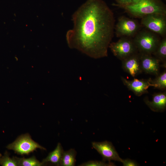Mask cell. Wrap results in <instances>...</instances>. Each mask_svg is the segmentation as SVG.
<instances>
[{
	"label": "cell",
	"instance_id": "obj_23",
	"mask_svg": "<svg viewBox=\"0 0 166 166\" xmlns=\"http://www.w3.org/2000/svg\"></svg>",
	"mask_w": 166,
	"mask_h": 166
},
{
	"label": "cell",
	"instance_id": "obj_18",
	"mask_svg": "<svg viewBox=\"0 0 166 166\" xmlns=\"http://www.w3.org/2000/svg\"><path fill=\"white\" fill-rule=\"evenodd\" d=\"M0 164L2 166H18L16 157L11 158L8 152L6 151L4 155L0 158Z\"/></svg>",
	"mask_w": 166,
	"mask_h": 166
},
{
	"label": "cell",
	"instance_id": "obj_2",
	"mask_svg": "<svg viewBox=\"0 0 166 166\" xmlns=\"http://www.w3.org/2000/svg\"><path fill=\"white\" fill-rule=\"evenodd\" d=\"M132 16L141 18L151 14H166V8L161 0H133L130 3L118 6Z\"/></svg>",
	"mask_w": 166,
	"mask_h": 166
},
{
	"label": "cell",
	"instance_id": "obj_17",
	"mask_svg": "<svg viewBox=\"0 0 166 166\" xmlns=\"http://www.w3.org/2000/svg\"><path fill=\"white\" fill-rule=\"evenodd\" d=\"M18 166H41L44 164L38 160L34 156L28 158L16 157Z\"/></svg>",
	"mask_w": 166,
	"mask_h": 166
},
{
	"label": "cell",
	"instance_id": "obj_1",
	"mask_svg": "<svg viewBox=\"0 0 166 166\" xmlns=\"http://www.w3.org/2000/svg\"><path fill=\"white\" fill-rule=\"evenodd\" d=\"M73 28L66 35L69 47L98 59L108 56L114 36L115 20L103 0H87L73 14Z\"/></svg>",
	"mask_w": 166,
	"mask_h": 166
},
{
	"label": "cell",
	"instance_id": "obj_21",
	"mask_svg": "<svg viewBox=\"0 0 166 166\" xmlns=\"http://www.w3.org/2000/svg\"><path fill=\"white\" fill-rule=\"evenodd\" d=\"M117 3V6L125 5L131 2L133 0H115Z\"/></svg>",
	"mask_w": 166,
	"mask_h": 166
},
{
	"label": "cell",
	"instance_id": "obj_13",
	"mask_svg": "<svg viewBox=\"0 0 166 166\" xmlns=\"http://www.w3.org/2000/svg\"><path fill=\"white\" fill-rule=\"evenodd\" d=\"M64 150L61 144L59 143L55 149L49 153L44 159L42 163L44 164L47 162H51L57 165H60V162Z\"/></svg>",
	"mask_w": 166,
	"mask_h": 166
},
{
	"label": "cell",
	"instance_id": "obj_16",
	"mask_svg": "<svg viewBox=\"0 0 166 166\" xmlns=\"http://www.w3.org/2000/svg\"><path fill=\"white\" fill-rule=\"evenodd\" d=\"M150 86L155 89L161 90H165L166 89V70L162 73L159 74L156 77L150 81Z\"/></svg>",
	"mask_w": 166,
	"mask_h": 166
},
{
	"label": "cell",
	"instance_id": "obj_6",
	"mask_svg": "<svg viewBox=\"0 0 166 166\" xmlns=\"http://www.w3.org/2000/svg\"><path fill=\"white\" fill-rule=\"evenodd\" d=\"M166 14H155L141 18V24L148 30L160 37H166Z\"/></svg>",
	"mask_w": 166,
	"mask_h": 166
},
{
	"label": "cell",
	"instance_id": "obj_20",
	"mask_svg": "<svg viewBox=\"0 0 166 166\" xmlns=\"http://www.w3.org/2000/svg\"><path fill=\"white\" fill-rule=\"evenodd\" d=\"M121 162L124 166H137L139 165L138 163L135 160L127 158L122 159Z\"/></svg>",
	"mask_w": 166,
	"mask_h": 166
},
{
	"label": "cell",
	"instance_id": "obj_5",
	"mask_svg": "<svg viewBox=\"0 0 166 166\" xmlns=\"http://www.w3.org/2000/svg\"><path fill=\"white\" fill-rule=\"evenodd\" d=\"M6 148L21 155H28L37 148L46 150L45 148L34 141L28 134L19 136L13 142L8 145Z\"/></svg>",
	"mask_w": 166,
	"mask_h": 166
},
{
	"label": "cell",
	"instance_id": "obj_15",
	"mask_svg": "<svg viewBox=\"0 0 166 166\" xmlns=\"http://www.w3.org/2000/svg\"><path fill=\"white\" fill-rule=\"evenodd\" d=\"M77 152L73 148L67 151H64L60 165L62 166H74L76 162Z\"/></svg>",
	"mask_w": 166,
	"mask_h": 166
},
{
	"label": "cell",
	"instance_id": "obj_4",
	"mask_svg": "<svg viewBox=\"0 0 166 166\" xmlns=\"http://www.w3.org/2000/svg\"><path fill=\"white\" fill-rule=\"evenodd\" d=\"M109 48L114 56L121 61L138 52L131 38H121L117 42H111Z\"/></svg>",
	"mask_w": 166,
	"mask_h": 166
},
{
	"label": "cell",
	"instance_id": "obj_12",
	"mask_svg": "<svg viewBox=\"0 0 166 166\" xmlns=\"http://www.w3.org/2000/svg\"><path fill=\"white\" fill-rule=\"evenodd\" d=\"M144 101L152 111L163 112L166 108V92L155 93L152 95L151 101H149L148 98L146 97L144 99Z\"/></svg>",
	"mask_w": 166,
	"mask_h": 166
},
{
	"label": "cell",
	"instance_id": "obj_3",
	"mask_svg": "<svg viewBox=\"0 0 166 166\" xmlns=\"http://www.w3.org/2000/svg\"><path fill=\"white\" fill-rule=\"evenodd\" d=\"M160 37L147 29H144L139 31L133 39L139 53L152 55L161 40Z\"/></svg>",
	"mask_w": 166,
	"mask_h": 166
},
{
	"label": "cell",
	"instance_id": "obj_19",
	"mask_svg": "<svg viewBox=\"0 0 166 166\" xmlns=\"http://www.w3.org/2000/svg\"><path fill=\"white\" fill-rule=\"evenodd\" d=\"M115 164L111 162L108 163L102 161L91 160L85 162L79 165L80 166H115Z\"/></svg>",
	"mask_w": 166,
	"mask_h": 166
},
{
	"label": "cell",
	"instance_id": "obj_9",
	"mask_svg": "<svg viewBox=\"0 0 166 166\" xmlns=\"http://www.w3.org/2000/svg\"><path fill=\"white\" fill-rule=\"evenodd\" d=\"M151 79H139L134 78L133 79L129 80L123 77H121V79L124 85L129 90L132 92L137 96L148 93V89L150 86V81Z\"/></svg>",
	"mask_w": 166,
	"mask_h": 166
},
{
	"label": "cell",
	"instance_id": "obj_10",
	"mask_svg": "<svg viewBox=\"0 0 166 166\" xmlns=\"http://www.w3.org/2000/svg\"><path fill=\"white\" fill-rule=\"evenodd\" d=\"M139 53L142 72L156 76L158 75L160 73V61L152 54Z\"/></svg>",
	"mask_w": 166,
	"mask_h": 166
},
{
	"label": "cell",
	"instance_id": "obj_7",
	"mask_svg": "<svg viewBox=\"0 0 166 166\" xmlns=\"http://www.w3.org/2000/svg\"><path fill=\"white\" fill-rule=\"evenodd\" d=\"M140 26L136 20L121 16L118 19L114 30L118 37H134L140 30Z\"/></svg>",
	"mask_w": 166,
	"mask_h": 166
},
{
	"label": "cell",
	"instance_id": "obj_14",
	"mask_svg": "<svg viewBox=\"0 0 166 166\" xmlns=\"http://www.w3.org/2000/svg\"><path fill=\"white\" fill-rule=\"evenodd\" d=\"M163 63L162 66H166V38L161 39L158 46L152 54Z\"/></svg>",
	"mask_w": 166,
	"mask_h": 166
},
{
	"label": "cell",
	"instance_id": "obj_11",
	"mask_svg": "<svg viewBox=\"0 0 166 166\" xmlns=\"http://www.w3.org/2000/svg\"><path fill=\"white\" fill-rule=\"evenodd\" d=\"M121 61L122 69L134 78L142 72L139 52L130 55Z\"/></svg>",
	"mask_w": 166,
	"mask_h": 166
},
{
	"label": "cell",
	"instance_id": "obj_8",
	"mask_svg": "<svg viewBox=\"0 0 166 166\" xmlns=\"http://www.w3.org/2000/svg\"><path fill=\"white\" fill-rule=\"evenodd\" d=\"M92 145L93 148L101 156L103 161L111 162V160H114L121 162L122 159L111 142L108 141L93 142Z\"/></svg>",
	"mask_w": 166,
	"mask_h": 166
},
{
	"label": "cell",
	"instance_id": "obj_22",
	"mask_svg": "<svg viewBox=\"0 0 166 166\" xmlns=\"http://www.w3.org/2000/svg\"><path fill=\"white\" fill-rule=\"evenodd\" d=\"M2 156V155L1 153H0V158Z\"/></svg>",
	"mask_w": 166,
	"mask_h": 166
}]
</instances>
